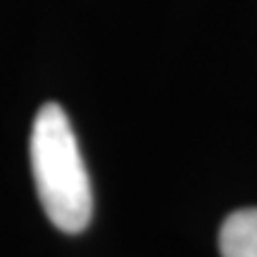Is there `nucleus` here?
Returning a JSON list of instances; mask_svg holds the SVG:
<instances>
[{
    "mask_svg": "<svg viewBox=\"0 0 257 257\" xmlns=\"http://www.w3.org/2000/svg\"><path fill=\"white\" fill-rule=\"evenodd\" d=\"M221 257H257V207L231 212L219 231Z\"/></svg>",
    "mask_w": 257,
    "mask_h": 257,
    "instance_id": "f03ea898",
    "label": "nucleus"
},
{
    "mask_svg": "<svg viewBox=\"0 0 257 257\" xmlns=\"http://www.w3.org/2000/svg\"><path fill=\"white\" fill-rule=\"evenodd\" d=\"M29 155L48 219L64 233L83 231L93 214L91 179L62 105L46 102L36 112Z\"/></svg>",
    "mask_w": 257,
    "mask_h": 257,
    "instance_id": "f257e3e1",
    "label": "nucleus"
}]
</instances>
